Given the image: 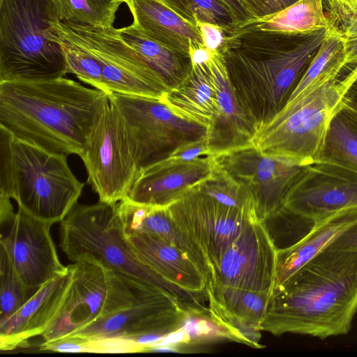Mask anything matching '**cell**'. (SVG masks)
<instances>
[{
  "label": "cell",
  "mask_w": 357,
  "mask_h": 357,
  "mask_svg": "<svg viewBox=\"0 0 357 357\" xmlns=\"http://www.w3.org/2000/svg\"><path fill=\"white\" fill-rule=\"evenodd\" d=\"M117 31L121 38L162 78L169 89L181 84L190 74V56L175 52L148 38L132 23Z\"/></svg>",
  "instance_id": "26"
},
{
  "label": "cell",
  "mask_w": 357,
  "mask_h": 357,
  "mask_svg": "<svg viewBox=\"0 0 357 357\" xmlns=\"http://www.w3.org/2000/svg\"><path fill=\"white\" fill-rule=\"evenodd\" d=\"M84 187L66 155L21 140L0 126V195L14 199L18 208L38 220L60 222Z\"/></svg>",
  "instance_id": "5"
},
{
  "label": "cell",
  "mask_w": 357,
  "mask_h": 357,
  "mask_svg": "<svg viewBox=\"0 0 357 357\" xmlns=\"http://www.w3.org/2000/svg\"><path fill=\"white\" fill-rule=\"evenodd\" d=\"M256 18L267 15L271 0H242Z\"/></svg>",
  "instance_id": "41"
},
{
  "label": "cell",
  "mask_w": 357,
  "mask_h": 357,
  "mask_svg": "<svg viewBox=\"0 0 357 357\" xmlns=\"http://www.w3.org/2000/svg\"><path fill=\"white\" fill-rule=\"evenodd\" d=\"M56 23L97 58L105 93L162 100L169 89L162 78L121 38L117 29L67 24L59 20Z\"/></svg>",
  "instance_id": "11"
},
{
  "label": "cell",
  "mask_w": 357,
  "mask_h": 357,
  "mask_svg": "<svg viewBox=\"0 0 357 357\" xmlns=\"http://www.w3.org/2000/svg\"><path fill=\"white\" fill-rule=\"evenodd\" d=\"M213 166V155L190 161L168 157L140 169L125 199L143 206L167 207L208 178Z\"/></svg>",
  "instance_id": "18"
},
{
  "label": "cell",
  "mask_w": 357,
  "mask_h": 357,
  "mask_svg": "<svg viewBox=\"0 0 357 357\" xmlns=\"http://www.w3.org/2000/svg\"><path fill=\"white\" fill-rule=\"evenodd\" d=\"M346 96L357 105V78L350 87Z\"/></svg>",
  "instance_id": "44"
},
{
  "label": "cell",
  "mask_w": 357,
  "mask_h": 357,
  "mask_svg": "<svg viewBox=\"0 0 357 357\" xmlns=\"http://www.w3.org/2000/svg\"><path fill=\"white\" fill-rule=\"evenodd\" d=\"M58 18L67 24L113 27L122 0H53Z\"/></svg>",
  "instance_id": "30"
},
{
  "label": "cell",
  "mask_w": 357,
  "mask_h": 357,
  "mask_svg": "<svg viewBox=\"0 0 357 357\" xmlns=\"http://www.w3.org/2000/svg\"><path fill=\"white\" fill-rule=\"evenodd\" d=\"M345 69L316 79L257 126L252 138L255 149L298 167L321 163L331 123L357 78V64Z\"/></svg>",
  "instance_id": "4"
},
{
  "label": "cell",
  "mask_w": 357,
  "mask_h": 357,
  "mask_svg": "<svg viewBox=\"0 0 357 357\" xmlns=\"http://www.w3.org/2000/svg\"><path fill=\"white\" fill-rule=\"evenodd\" d=\"M207 60L215 79L218 93L217 113L207 131L212 155L252 145L256 127L236 97L221 54L210 50Z\"/></svg>",
  "instance_id": "20"
},
{
  "label": "cell",
  "mask_w": 357,
  "mask_h": 357,
  "mask_svg": "<svg viewBox=\"0 0 357 357\" xmlns=\"http://www.w3.org/2000/svg\"><path fill=\"white\" fill-rule=\"evenodd\" d=\"M205 56L193 59L192 69L179 85L169 89L161 101L183 120L211 128L218 110L215 77Z\"/></svg>",
  "instance_id": "24"
},
{
  "label": "cell",
  "mask_w": 357,
  "mask_h": 357,
  "mask_svg": "<svg viewBox=\"0 0 357 357\" xmlns=\"http://www.w3.org/2000/svg\"><path fill=\"white\" fill-rule=\"evenodd\" d=\"M326 31L294 34L236 26L225 33L217 51L238 102L256 128L285 105Z\"/></svg>",
  "instance_id": "1"
},
{
  "label": "cell",
  "mask_w": 357,
  "mask_h": 357,
  "mask_svg": "<svg viewBox=\"0 0 357 357\" xmlns=\"http://www.w3.org/2000/svg\"><path fill=\"white\" fill-rule=\"evenodd\" d=\"M162 291L138 296L135 303L70 335L89 340L111 337L130 339L145 334L163 337L181 330L187 318L198 312Z\"/></svg>",
  "instance_id": "17"
},
{
  "label": "cell",
  "mask_w": 357,
  "mask_h": 357,
  "mask_svg": "<svg viewBox=\"0 0 357 357\" xmlns=\"http://www.w3.org/2000/svg\"><path fill=\"white\" fill-rule=\"evenodd\" d=\"M205 46L211 51H217L225 36V29L216 24L197 22Z\"/></svg>",
  "instance_id": "38"
},
{
  "label": "cell",
  "mask_w": 357,
  "mask_h": 357,
  "mask_svg": "<svg viewBox=\"0 0 357 357\" xmlns=\"http://www.w3.org/2000/svg\"><path fill=\"white\" fill-rule=\"evenodd\" d=\"M70 281L68 268L40 287L13 314L0 321L1 351L24 347L31 338L45 331L63 302Z\"/></svg>",
  "instance_id": "19"
},
{
  "label": "cell",
  "mask_w": 357,
  "mask_h": 357,
  "mask_svg": "<svg viewBox=\"0 0 357 357\" xmlns=\"http://www.w3.org/2000/svg\"><path fill=\"white\" fill-rule=\"evenodd\" d=\"M356 222L357 207L344 209L313 222L310 231L294 244L278 248L274 289Z\"/></svg>",
  "instance_id": "25"
},
{
  "label": "cell",
  "mask_w": 357,
  "mask_h": 357,
  "mask_svg": "<svg viewBox=\"0 0 357 357\" xmlns=\"http://www.w3.org/2000/svg\"><path fill=\"white\" fill-rule=\"evenodd\" d=\"M298 1V0H271L268 8V15L278 12Z\"/></svg>",
  "instance_id": "43"
},
{
  "label": "cell",
  "mask_w": 357,
  "mask_h": 357,
  "mask_svg": "<svg viewBox=\"0 0 357 357\" xmlns=\"http://www.w3.org/2000/svg\"><path fill=\"white\" fill-rule=\"evenodd\" d=\"M215 163L252 194L258 219L277 213L303 167L262 155L250 145L213 155Z\"/></svg>",
  "instance_id": "14"
},
{
  "label": "cell",
  "mask_w": 357,
  "mask_h": 357,
  "mask_svg": "<svg viewBox=\"0 0 357 357\" xmlns=\"http://www.w3.org/2000/svg\"><path fill=\"white\" fill-rule=\"evenodd\" d=\"M209 155H212V153L207 137H206L181 145L169 157L178 160L190 161Z\"/></svg>",
  "instance_id": "37"
},
{
  "label": "cell",
  "mask_w": 357,
  "mask_h": 357,
  "mask_svg": "<svg viewBox=\"0 0 357 357\" xmlns=\"http://www.w3.org/2000/svg\"><path fill=\"white\" fill-rule=\"evenodd\" d=\"M126 238L138 259L159 275L199 297L206 296V280L183 252L154 235L138 233Z\"/></svg>",
  "instance_id": "23"
},
{
  "label": "cell",
  "mask_w": 357,
  "mask_h": 357,
  "mask_svg": "<svg viewBox=\"0 0 357 357\" xmlns=\"http://www.w3.org/2000/svg\"><path fill=\"white\" fill-rule=\"evenodd\" d=\"M321 163L357 174V105L347 96L331 123Z\"/></svg>",
  "instance_id": "28"
},
{
  "label": "cell",
  "mask_w": 357,
  "mask_h": 357,
  "mask_svg": "<svg viewBox=\"0 0 357 357\" xmlns=\"http://www.w3.org/2000/svg\"><path fill=\"white\" fill-rule=\"evenodd\" d=\"M57 20L53 0H0V82L67 74L63 50L48 31Z\"/></svg>",
  "instance_id": "7"
},
{
  "label": "cell",
  "mask_w": 357,
  "mask_h": 357,
  "mask_svg": "<svg viewBox=\"0 0 357 357\" xmlns=\"http://www.w3.org/2000/svg\"><path fill=\"white\" fill-rule=\"evenodd\" d=\"M52 225L18 208L8 222L0 225V247L22 282L34 291L68 268L59 260L50 234Z\"/></svg>",
  "instance_id": "16"
},
{
  "label": "cell",
  "mask_w": 357,
  "mask_h": 357,
  "mask_svg": "<svg viewBox=\"0 0 357 357\" xmlns=\"http://www.w3.org/2000/svg\"><path fill=\"white\" fill-rule=\"evenodd\" d=\"M99 201L124 199L139 172L123 120L109 101L101 112L80 155Z\"/></svg>",
  "instance_id": "10"
},
{
  "label": "cell",
  "mask_w": 357,
  "mask_h": 357,
  "mask_svg": "<svg viewBox=\"0 0 357 357\" xmlns=\"http://www.w3.org/2000/svg\"><path fill=\"white\" fill-rule=\"evenodd\" d=\"M140 169L168 158L178 146L207 137V128L178 118L161 100L112 93Z\"/></svg>",
  "instance_id": "9"
},
{
  "label": "cell",
  "mask_w": 357,
  "mask_h": 357,
  "mask_svg": "<svg viewBox=\"0 0 357 357\" xmlns=\"http://www.w3.org/2000/svg\"><path fill=\"white\" fill-rule=\"evenodd\" d=\"M167 209L174 222L202 249L211 271L244 227L258 218L255 211L225 204L194 186Z\"/></svg>",
  "instance_id": "12"
},
{
  "label": "cell",
  "mask_w": 357,
  "mask_h": 357,
  "mask_svg": "<svg viewBox=\"0 0 357 357\" xmlns=\"http://www.w3.org/2000/svg\"><path fill=\"white\" fill-rule=\"evenodd\" d=\"M328 27L344 39L357 37V0H323Z\"/></svg>",
  "instance_id": "34"
},
{
  "label": "cell",
  "mask_w": 357,
  "mask_h": 357,
  "mask_svg": "<svg viewBox=\"0 0 357 357\" xmlns=\"http://www.w3.org/2000/svg\"><path fill=\"white\" fill-rule=\"evenodd\" d=\"M277 250L264 222L257 218L249 222L226 248L208 282L264 293L271 297L276 276Z\"/></svg>",
  "instance_id": "13"
},
{
  "label": "cell",
  "mask_w": 357,
  "mask_h": 357,
  "mask_svg": "<svg viewBox=\"0 0 357 357\" xmlns=\"http://www.w3.org/2000/svg\"><path fill=\"white\" fill-rule=\"evenodd\" d=\"M208 311L217 312L240 319L259 328L271 296L266 294L207 282Z\"/></svg>",
  "instance_id": "29"
},
{
  "label": "cell",
  "mask_w": 357,
  "mask_h": 357,
  "mask_svg": "<svg viewBox=\"0 0 357 357\" xmlns=\"http://www.w3.org/2000/svg\"><path fill=\"white\" fill-rule=\"evenodd\" d=\"M116 204H76L60 222V247L75 262L92 257L121 275L136 291H160L188 307L199 296L170 283L142 262L122 230Z\"/></svg>",
  "instance_id": "6"
},
{
  "label": "cell",
  "mask_w": 357,
  "mask_h": 357,
  "mask_svg": "<svg viewBox=\"0 0 357 357\" xmlns=\"http://www.w3.org/2000/svg\"><path fill=\"white\" fill-rule=\"evenodd\" d=\"M122 1H123V3H126L127 5H128L131 1V0H122Z\"/></svg>",
  "instance_id": "45"
},
{
  "label": "cell",
  "mask_w": 357,
  "mask_h": 357,
  "mask_svg": "<svg viewBox=\"0 0 357 357\" xmlns=\"http://www.w3.org/2000/svg\"><path fill=\"white\" fill-rule=\"evenodd\" d=\"M189 22L211 23L229 33L236 27L234 16L222 0H160Z\"/></svg>",
  "instance_id": "32"
},
{
  "label": "cell",
  "mask_w": 357,
  "mask_h": 357,
  "mask_svg": "<svg viewBox=\"0 0 357 357\" xmlns=\"http://www.w3.org/2000/svg\"><path fill=\"white\" fill-rule=\"evenodd\" d=\"M357 313V250L326 248L273 291L259 329L275 335L347 334Z\"/></svg>",
  "instance_id": "2"
},
{
  "label": "cell",
  "mask_w": 357,
  "mask_h": 357,
  "mask_svg": "<svg viewBox=\"0 0 357 357\" xmlns=\"http://www.w3.org/2000/svg\"><path fill=\"white\" fill-rule=\"evenodd\" d=\"M116 210L126 237L145 233L165 240L183 252L208 282L211 271L206 255L194 240L174 222L167 207L143 206L124 199L117 203Z\"/></svg>",
  "instance_id": "21"
},
{
  "label": "cell",
  "mask_w": 357,
  "mask_h": 357,
  "mask_svg": "<svg viewBox=\"0 0 357 357\" xmlns=\"http://www.w3.org/2000/svg\"><path fill=\"white\" fill-rule=\"evenodd\" d=\"M354 207H357V174L335 165L318 163L303 167L280 210L313 222Z\"/></svg>",
  "instance_id": "15"
},
{
  "label": "cell",
  "mask_w": 357,
  "mask_h": 357,
  "mask_svg": "<svg viewBox=\"0 0 357 357\" xmlns=\"http://www.w3.org/2000/svg\"><path fill=\"white\" fill-rule=\"evenodd\" d=\"M345 60L347 65L357 64V37L346 40Z\"/></svg>",
  "instance_id": "42"
},
{
  "label": "cell",
  "mask_w": 357,
  "mask_h": 357,
  "mask_svg": "<svg viewBox=\"0 0 357 357\" xmlns=\"http://www.w3.org/2000/svg\"><path fill=\"white\" fill-rule=\"evenodd\" d=\"M89 353H140L144 348L128 337H111L89 340L85 347Z\"/></svg>",
  "instance_id": "35"
},
{
  "label": "cell",
  "mask_w": 357,
  "mask_h": 357,
  "mask_svg": "<svg viewBox=\"0 0 357 357\" xmlns=\"http://www.w3.org/2000/svg\"><path fill=\"white\" fill-rule=\"evenodd\" d=\"M0 321L17 311L36 291L21 280L4 249L0 247Z\"/></svg>",
  "instance_id": "33"
},
{
  "label": "cell",
  "mask_w": 357,
  "mask_h": 357,
  "mask_svg": "<svg viewBox=\"0 0 357 357\" xmlns=\"http://www.w3.org/2000/svg\"><path fill=\"white\" fill-rule=\"evenodd\" d=\"M137 28L148 38L190 56L205 46L201 31L160 0H131L127 5Z\"/></svg>",
  "instance_id": "22"
},
{
  "label": "cell",
  "mask_w": 357,
  "mask_h": 357,
  "mask_svg": "<svg viewBox=\"0 0 357 357\" xmlns=\"http://www.w3.org/2000/svg\"><path fill=\"white\" fill-rule=\"evenodd\" d=\"M108 95L65 77L0 82V126L57 154L80 157Z\"/></svg>",
  "instance_id": "3"
},
{
  "label": "cell",
  "mask_w": 357,
  "mask_h": 357,
  "mask_svg": "<svg viewBox=\"0 0 357 357\" xmlns=\"http://www.w3.org/2000/svg\"><path fill=\"white\" fill-rule=\"evenodd\" d=\"M345 42L346 39L340 34L328 27L326 29L318 52L291 93L289 100L296 97L316 79L326 75L340 73L347 66Z\"/></svg>",
  "instance_id": "31"
},
{
  "label": "cell",
  "mask_w": 357,
  "mask_h": 357,
  "mask_svg": "<svg viewBox=\"0 0 357 357\" xmlns=\"http://www.w3.org/2000/svg\"><path fill=\"white\" fill-rule=\"evenodd\" d=\"M231 10L236 24L240 26L256 19L242 0H222Z\"/></svg>",
  "instance_id": "40"
},
{
  "label": "cell",
  "mask_w": 357,
  "mask_h": 357,
  "mask_svg": "<svg viewBox=\"0 0 357 357\" xmlns=\"http://www.w3.org/2000/svg\"><path fill=\"white\" fill-rule=\"evenodd\" d=\"M88 340L84 337L68 335L50 342H41V351L61 353H84Z\"/></svg>",
  "instance_id": "36"
},
{
  "label": "cell",
  "mask_w": 357,
  "mask_h": 357,
  "mask_svg": "<svg viewBox=\"0 0 357 357\" xmlns=\"http://www.w3.org/2000/svg\"><path fill=\"white\" fill-rule=\"evenodd\" d=\"M70 281L63 302L45 331L42 342L75 333L109 314L132 305L137 291L116 272L86 257L68 265Z\"/></svg>",
  "instance_id": "8"
},
{
  "label": "cell",
  "mask_w": 357,
  "mask_h": 357,
  "mask_svg": "<svg viewBox=\"0 0 357 357\" xmlns=\"http://www.w3.org/2000/svg\"><path fill=\"white\" fill-rule=\"evenodd\" d=\"M326 248L336 250H357V222L346 229Z\"/></svg>",
  "instance_id": "39"
},
{
  "label": "cell",
  "mask_w": 357,
  "mask_h": 357,
  "mask_svg": "<svg viewBox=\"0 0 357 357\" xmlns=\"http://www.w3.org/2000/svg\"><path fill=\"white\" fill-rule=\"evenodd\" d=\"M248 30L308 33L328 28L323 0H298L272 14L237 26Z\"/></svg>",
  "instance_id": "27"
}]
</instances>
